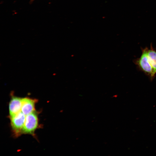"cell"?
I'll list each match as a JSON object with an SVG mask.
<instances>
[{"mask_svg": "<svg viewBox=\"0 0 156 156\" xmlns=\"http://www.w3.org/2000/svg\"><path fill=\"white\" fill-rule=\"evenodd\" d=\"M140 56L134 61L138 68L152 80L156 74V50L151 45L149 48L142 49Z\"/></svg>", "mask_w": 156, "mask_h": 156, "instance_id": "obj_1", "label": "cell"}, {"mask_svg": "<svg viewBox=\"0 0 156 156\" xmlns=\"http://www.w3.org/2000/svg\"><path fill=\"white\" fill-rule=\"evenodd\" d=\"M39 125L38 113L35 110L26 116L22 134H29L35 136V131Z\"/></svg>", "mask_w": 156, "mask_h": 156, "instance_id": "obj_2", "label": "cell"}, {"mask_svg": "<svg viewBox=\"0 0 156 156\" xmlns=\"http://www.w3.org/2000/svg\"><path fill=\"white\" fill-rule=\"evenodd\" d=\"M26 115L21 111L14 116H9L12 131L14 136L18 137L22 134Z\"/></svg>", "mask_w": 156, "mask_h": 156, "instance_id": "obj_3", "label": "cell"}, {"mask_svg": "<svg viewBox=\"0 0 156 156\" xmlns=\"http://www.w3.org/2000/svg\"><path fill=\"white\" fill-rule=\"evenodd\" d=\"M22 98L11 94L9 104V116L15 115L21 111Z\"/></svg>", "mask_w": 156, "mask_h": 156, "instance_id": "obj_4", "label": "cell"}, {"mask_svg": "<svg viewBox=\"0 0 156 156\" xmlns=\"http://www.w3.org/2000/svg\"><path fill=\"white\" fill-rule=\"evenodd\" d=\"M38 100L28 97L22 98L21 111L26 116L35 111V105Z\"/></svg>", "mask_w": 156, "mask_h": 156, "instance_id": "obj_5", "label": "cell"}]
</instances>
